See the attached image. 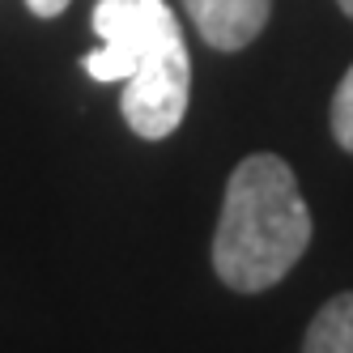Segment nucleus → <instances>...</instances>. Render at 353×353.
Masks as SVG:
<instances>
[{"label":"nucleus","instance_id":"f257e3e1","mask_svg":"<svg viewBox=\"0 0 353 353\" xmlns=\"http://www.w3.org/2000/svg\"><path fill=\"white\" fill-rule=\"evenodd\" d=\"M94 34L103 47L81 56L94 81H123L119 111L141 141H162L183 123L192 60L166 0H98Z\"/></svg>","mask_w":353,"mask_h":353},{"label":"nucleus","instance_id":"f03ea898","mask_svg":"<svg viewBox=\"0 0 353 353\" xmlns=\"http://www.w3.org/2000/svg\"><path fill=\"white\" fill-rule=\"evenodd\" d=\"M311 209L294 166L276 154H251L225 179L213 230V272L234 294L272 290L311 247Z\"/></svg>","mask_w":353,"mask_h":353},{"label":"nucleus","instance_id":"7ed1b4c3","mask_svg":"<svg viewBox=\"0 0 353 353\" xmlns=\"http://www.w3.org/2000/svg\"><path fill=\"white\" fill-rule=\"evenodd\" d=\"M183 9L213 52H243L268 26L272 0H183Z\"/></svg>","mask_w":353,"mask_h":353},{"label":"nucleus","instance_id":"20e7f679","mask_svg":"<svg viewBox=\"0 0 353 353\" xmlns=\"http://www.w3.org/2000/svg\"><path fill=\"white\" fill-rule=\"evenodd\" d=\"M302 353H353V290L327 298L307 327Z\"/></svg>","mask_w":353,"mask_h":353},{"label":"nucleus","instance_id":"39448f33","mask_svg":"<svg viewBox=\"0 0 353 353\" xmlns=\"http://www.w3.org/2000/svg\"><path fill=\"white\" fill-rule=\"evenodd\" d=\"M332 137L345 154H353V64L332 94Z\"/></svg>","mask_w":353,"mask_h":353},{"label":"nucleus","instance_id":"423d86ee","mask_svg":"<svg viewBox=\"0 0 353 353\" xmlns=\"http://www.w3.org/2000/svg\"><path fill=\"white\" fill-rule=\"evenodd\" d=\"M26 9H30L34 17H60V13L68 9V0H26Z\"/></svg>","mask_w":353,"mask_h":353},{"label":"nucleus","instance_id":"0eeeda50","mask_svg":"<svg viewBox=\"0 0 353 353\" xmlns=\"http://www.w3.org/2000/svg\"><path fill=\"white\" fill-rule=\"evenodd\" d=\"M336 5H341V13H345V17H353V0H336Z\"/></svg>","mask_w":353,"mask_h":353}]
</instances>
